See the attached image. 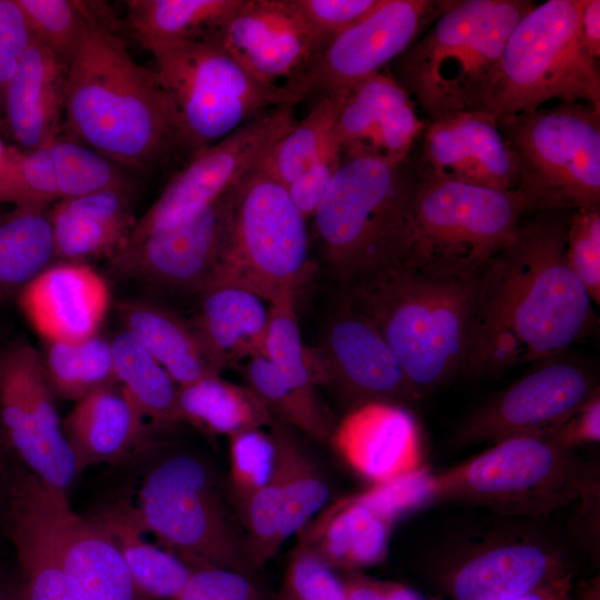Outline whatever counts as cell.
<instances>
[{
	"mask_svg": "<svg viewBox=\"0 0 600 600\" xmlns=\"http://www.w3.org/2000/svg\"><path fill=\"white\" fill-rule=\"evenodd\" d=\"M538 211L478 276L463 371L497 374L561 354L594 329L591 299L568 266V219Z\"/></svg>",
	"mask_w": 600,
	"mask_h": 600,
	"instance_id": "obj_1",
	"label": "cell"
},
{
	"mask_svg": "<svg viewBox=\"0 0 600 600\" xmlns=\"http://www.w3.org/2000/svg\"><path fill=\"white\" fill-rule=\"evenodd\" d=\"M63 114L71 136L121 168L150 171L184 151L177 108L154 70L87 12Z\"/></svg>",
	"mask_w": 600,
	"mask_h": 600,
	"instance_id": "obj_2",
	"label": "cell"
},
{
	"mask_svg": "<svg viewBox=\"0 0 600 600\" xmlns=\"http://www.w3.org/2000/svg\"><path fill=\"white\" fill-rule=\"evenodd\" d=\"M478 276H431L397 262L342 284V298L378 329L417 400L463 371Z\"/></svg>",
	"mask_w": 600,
	"mask_h": 600,
	"instance_id": "obj_3",
	"label": "cell"
},
{
	"mask_svg": "<svg viewBox=\"0 0 600 600\" xmlns=\"http://www.w3.org/2000/svg\"><path fill=\"white\" fill-rule=\"evenodd\" d=\"M529 0H446L438 17L392 63V78L426 121L479 110L504 44Z\"/></svg>",
	"mask_w": 600,
	"mask_h": 600,
	"instance_id": "obj_4",
	"label": "cell"
},
{
	"mask_svg": "<svg viewBox=\"0 0 600 600\" xmlns=\"http://www.w3.org/2000/svg\"><path fill=\"white\" fill-rule=\"evenodd\" d=\"M481 514L449 527L424 557L451 600H512L573 576V548L546 518Z\"/></svg>",
	"mask_w": 600,
	"mask_h": 600,
	"instance_id": "obj_5",
	"label": "cell"
},
{
	"mask_svg": "<svg viewBox=\"0 0 600 600\" xmlns=\"http://www.w3.org/2000/svg\"><path fill=\"white\" fill-rule=\"evenodd\" d=\"M151 443L138 451L150 462L142 466L132 504L144 533L192 570L218 568L256 578L243 526L213 467L191 452L154 456Z\"/></svg>",
	"mask_w": 600,
	"mask_h": 600,
	"instance_id": "obj_6",
	"label": "cell"
},
{
	"mask_svg": "<svg viewBox=\"0 0 600 600\" xmlns=\"http://www.w3.org/2000/svg\"><path fill=\"white\" fill-rule=\"evenodd\" d=\"M419 182L411 156L341 160L311 218L323 257L342 284L400 262Z\"/></svg>",
	"mask_w": 600,
	"mask_h": 600,
	"instance_id": "obj_7",
	"label": "cell"
},
{
	"mask_svg": "<svg viewBox=\"0 0 600 600\" xmlns=\"http://www.w3.org/2000/svg\"><path fill=\"white\" fill-rule=\"evenodd\" d=\"M593 487L592 470L552 432L504 439L432 476V499L542 519L586 498Z\"/></svg>",
	"mask_w": 600,
	"mask_h": 600,
	"instance_id": "obj_8",
	"label": "cell"
},
{
	"mask_svg": "<svg viewBox=\"0 0 600 600\" xmlns=\"http://www.w3.org/2000/svg\"><path fill=\"white\" fill-rule=\"evenodd\" d=\"M582 0L534 4L511 31L479 110L497 119L551 101H582L600 111V72L582 40Z\"/></svg>",
	"mask_w": 600,
	"mask_h": 600,
	"instance_id": "obj_9",
	"label": "cell"
},
{
	"mask_svg": "<svg viewBox=\"0 0 600 600\" xmlns=\"http://www.w3.org/2000/svg\"><path fill=\"white\" fill-rule=\"evenodd\" d=\"M531 213L518 190L420 174L399 263L439 277L478 274Z\"/></svg>",
	"mask_w": 600,
	"mask_h": 600,
	"instance_id": "obj_10",
	"label": "cell"
},
{
	"mask_svg": "<svg viewBox=\"0 0 600 600\" xmlns=\"http://www.w3.org/2000/svg\"><path fill=\"white\" fill-rule=\"evenodd\" d=\"M307 220L287 187L254 167L234 186L219 259L203 289L239 287L269 304L296 296L311 271Z\"/></svg>",
	"mask_w": 600,
	"mask_h": 600,
	"instance_id": "obj_11",
	"label": "cell"
},
{
	"mask_svg": "<svg viewBox=\"0 0 600 600\" xmlns=\"http://www.w3.org/2000/svg\"><path fill=\"white\" fill-rule=\"evenodd\" d=\"M497 122L518 162L517 190L532 212L600 209L599 110L558 101Z\"/></svg>",
	"mask_w": 600,
	"mask_h": 600,
	"instance_id": "obj_12",
	"label": "cell"
},
{
	"mask_svg": "<svg viewBox=\"0 0 600 600\" xmlns=\"http://www.w3.org/2000/svg\"><path fill=\"white\" fill-rule=\"evenodd\" d=\"M159 82L178 111L190 156L259 114L289 106L284 91L254 79L213 37L153 44Z\"/></svg>",
	"mask_w": 600,
	"mask_h": 600,
	"instance_id": "obj_13",
	"label": "cell"
},
{
	"mask_svg": "<svg viewBox=\"0 0 600 600\" xmlns=\"http://www.w3.org/2000/svg\"><path fill=\"white\" fill-rule=\"evenodd\" d=\"M40 352L23 338L0 347V438L17 461L68 493L79 476Z\"/></svg>",
	"mask_w": 600,
	"mask_h": 600,
	"instance_id": "obj_14",
	"label": "cell"
},
{
	"mask_svg": "<svg viewBox=\"0 0 600 600\" xmlns=\"http://www.w3.org/2000/svg\"><path fill=\"white\" fill-rule=\"evenodd\" d=\"M296 123L293 107L278 106L192 154L134 222L127 242L174 227L212 203L257 167Z\"/></svg>",
	"mask_w": 600,
	"mask_h": 600,
	"instance_id": "obj_15",
	"label": "cell"
},
{
	"mask_svg": "<svg viewBox=\"0 0 600 600\" xmlns=\"http://www.w3.org/2000/svg\"><path fill=\"white\" fill-rule=\"evenodd\" d=\"M16 498L82 600H153L137 587L108 533L90 517L72 510L67 492L43 483L20 466Z\"/></svg>",
	"mask_w": 600,
	"mask_h": 600,
	"instance_id": "obj_16",
	"label": "cell"
},
{
	"mask_svg": "<svg viewBox=\"0 0 600 600\" xmlns=\"http://www.w3.org/2000/svg\"><path fill=\"white\" fill-rule=\"evenodd\" d=\"M446 0H382L361 21L330 40L288 90L289 104L346 92L401 56L441 12Z\"/></svg>",
	"mask_w": 600,
	"mask_h": 600,
	"instance_id": "obj_17",
	"label": "cell"
},
{
	"mask_svg": "<svg viewBox=\"0 0 600 600\" xmlns=\"http://www.w3.org/2000/svg\"><path fill=\"white\" fill-rule=\"evenodd\" d=\"M598 389L587 366L552 357L474 410L459 427L456 442L497 443L556 432Z\"/></svg>",
	"mask_w": 600,
	"mask_h": 600,
	"instance_id": "obj_18",
	"label": "cell"
},
{
	"mask_svg": "<svg viewBox=\"0 0 600 600\" xmlns=\"http://www.w3.org/2000/svg\"><path fill=\"white\" fill-rule=\"evenodd\" d=\"M213 38L260 83L284 91L287 100L323 47L293 0H240Z\"/></svg>",
	"mask_w": 600,
	"mask_h": 600,
	"instance_id": "obj_19",
	"label": "cell"
},
{
	"mask_svg": "<svg viewBox=\"0 0 600 600\" xmlns=\"http://www.w3.org/2000/svg\"><path fill=\"white\" fill-rule=\"evenodd\" d=\"M233 189L183 222L124 243L110 258L112 268L146 283L200 292L219 259Z\"/></svg>",
	"mask_w": 600,
	"mask_h": 600,
	"instance_id": "obj_20",
	"label": "cell"
},
{
	"mask_svg": "<svg viewBox=\"0 0 600 600\" xmlns=\"http://www.w3.org/2000/svg\"><path fill=\"white\" fill-rule=\"evenodd\" d=\"M317 350L327 383L357 402L356 406L374 401L400 404L417 400L387 341L343 298L330 316Z\"/></svg>",
	"mask_w": 600,
	"mask_h": 600,
	"instance_id": "obj_21",
	"label": "cell"
},
{
	"mask_svg": "<svg viewBox=\"0 0 600 600\" xmlns=\"http://www.w3.org/2000/svg\"><path fill=\"white\" fill-rule=\"evenodd\" d=\"M420 138V174L517 190L518 162L493 114L471 110L427 121Z\"/></svg>",
	"mask_w": 600,
	"mask_h": 600,
	"instance_id": "obj_22",
	"label": "cell"
},
{
	"mask_svg": "<svg viewBox=\"0 0 600 600\" xmlns=\"http://www.w3.org/2000/svg\"><path fill=\"white\" fill-rule=\"evenodd\" d=\"M426 123L408 93L381 71L344 92L332 137L341 159L400 161Z\"/></svg>",
	"mask_w": 600,
	"mask_h": 600,
	"instance_id": "obj_23",
	"label": "cell"
},
{
	"mask_svg": "<svg viewBox=\"0 0 600 600\" xmlns=\"http://www.w3.org/2000/svg\"><path fill=\"white\" fill-rule=\"evenodd\" d=\"M19 306L46 342H72L98 333L110 303L106 280L80 262L52 264L18 294Z\"/></svg>",
	"mask_w": 600,
	"mask_h": 600,
	"instance_id": "obj_24",
	"label": "cell"
},
{
	"mask_svg": "<svg viewBox=\"0 0 600 600\" xmlns=\"http://www.w3.org/2000/svg\"><path fill=\"white\" fill-rule=\"evenodd\" d=\"M330 439L340 456L373 483L421 468L418 426L401 404L374 401L356 406Z\"/></svg>",
	"mask_w": 600,
	"mask_h": 600,
	"instance_id": "obj_25",
	"label": "cell"
},
{
	"mask_svg": "<svg viewBox=\"0 0 600 600\" xmlns=\"http://www.w3.org/2000/svg\"><path fill=\"white\" fill-rule=\"evenodd\" d=\"M76 402L61 423L79 474L91 466L120 461L153 441L117 382Z\"/></svg>",
	"mask_w": 600,
	"mask_h": 600,
	"instance_id": "obj_26",
	"label": "cell"
},
{
	"mask_svg": "<svg viewBox=\"0 0 600 600\" xmlns=\"http://www.w3.org/2000/svg\"><path fill=\"white\" fill-rule=\"evenodd\" d=\"M68 69L37 37L4 87L9 128L24 150L47 147L59 133Z\"/></svg>",
	"mask_w": 600,
	"mask_h": 600,
	"instance_id": "obj_27",
	"label": "cell"
},
{
	"mask_svg": "<svg viewBox=\"0 0 600 600\" xmlns=\"http://www.w3.org/2000/svg\"><path fill=\"white\" fill-rule=\"evenodd\" d=\"M54 258L64 262L111 258L134 226L124 190L60 199L49 209Z\"/></svg>",
	"mask_w": 600,
	"mask_h": 600,
	"instance_id": "obj_28",
	"label": "cell"
},
{
	"mask_svg": "<svg viewBox=\"0 0 600 600\" xmlns=\"http://www.w3.org/2000/svg\"><path fill=\"white\" fill-rule=\"evenodd\" d=\"M191 323L203 347L223 370L264 357L269 308L256 293L233 286L201 290Z\"/></svg>",
	"mask_w": 600,
	"mask_h": 600,
	"instance_id": "obj_29",
	"label": "cell"
},
{
	"mask_svg": "<svg viewBox=\"0 0 600 600\" xmlns=\"http://www.w3.org/2000/svg\"><path fill=\"white\" fill-rule=\"evenodd\" d=\"M123 329L133 336L181 387L220 374L191 323L172 311L146 300L118 304Z\"/></svg>",
	"mask_w": 600,
	"mask_h": 600,
	"instance_id": "obj_30",
	"label": "cell"
},
{
	"mask_svg": "<svg viewBox=\"0 0 600 600\" xmlns=\"http://www.w3.org/2000/svg\"><path fill=\"white\" fill-rule=\"evenodd\" d=\"M392 523L352 496L336 501L304 527L301 542L332 569L354 571L383 560Z\"/></svg>",
	"mask_w": 600,
	"mask_h": 600,
	"instance_id": "obj_31",
	"label": "cell"
},
{
	"mask_svg": "<svg viewBox=\"0 0 600 600\" xmlns=\"http://www.w3.org/2000/svg\"><path fill=\"white\" fill-rule=\"evenodd\" d=\"M120 551L137 587L153 600H176L193 570L144 538L133 506L120 500L90 517Z\"/></svg>",
	"mask_w": 600,
	"mask_h": 600,
	"instance_id": "obj_32",
	"label": "cell"
},
{
	"mask_svg": "<svg viewBox=\"0 0 600 600\" xmlns=\"http://www.w3.org/2000/svg\"><path fill=\"white\" fill-rule=\"evenodd\" d=\"M181 423L214 436H232L270 426L273 417L247 386L229 382L220 374L208 376L179 387Z\"/></svg>",
	"mask_w": 600,
	"mask_h": 600,
	"instance_id": "obj_33",
	"label": "cell"
},
{
	"mask_svg": "<svg viewBox=\"0 0 600 600\" xmlns=\"http://www.w3.org/2000/svg\"><path fill=\"white\" fill-rule=\"evenodd\" d=\"M116 381L151 428L181 423L179 386L144 347L124 329L111 341Z\"/></svg>",
	"mask_w": 600,
	"mask_h": 600,
	"instance_id": "obj_34",
	"label": "cell"
},
{
	"mask_svg": "<svg viewBox=\"0 0 600 600\" xmlns=\"http://www.w3.org/2000/svg\"><path fill=\"white\" fill-rule=\"evenodd\" d=\"M54 259L49 209L14 207L0 216V301L18 297Z\"/></svg>",
	"mask_w": 600,
	"mask_h": 600,
	"instance_id": "obj_35",
	"label": "cell"
},
{
	"mask_svg": "<svg viewBox=\"0 0 600 600\" xmlns=\"http://www.w3.org/2000/svg\"><path fill=\"white\" fill-rule=\"evenodd\" d=\"M240 0H130L129 24L143 48L214 37Z\"/></svg>",
	"mask_w": 600,
	"mask_h": 600,
	"instance_id": "obj_36",
	"label": "cell"
},
{
	"mask_svg": "<svg viewBox=\"0 0 600 600\" xmlns=\"http://www.w3.org/2000/svg\"><path fill=\"white\" fill-rule=\"evenodd\" d=\"M269 427L283 480L282 512L277 534L281 547L321 511L328 500L329 488L287 426L273 419Z\"/></svg>",
	"mask_w": 600,
	"mask_h": 600,
	"instance_id": "obj_37",
	"label": "cell"
},
{
	"mask_svg": "<svg viewBox=\"0 0 600 600\" xmlns=\"http://www.w3.org/2000/svg\"><path fill=\"white\" fill-rule=\"evenodd\" d=\"M6 538L16 553L20 600H82L53 549L16 498Z\"/></svg>",
	"mask_w": 600,
	"mask_h": 600,
	"instance_id": "obj_38",
	"label": "cell"
},
{
	"mask_svg": "<svg viewBox=\"0 0 600 600\" xmlns=\"http://www.w3.org/2000/svg\"><path fill=\"white\" fill-rule=\"evenodd\" d=\"M247 387L262 401L273 419L292 426L308 437L331 438L333 426L316 390H308L284 377L266 357L249 359L243 367Z\"/></svg>",
	"mask_w": 600,
	"mask_h": 600,
	"instance_id": "obj_39",
	"label": "cell"
},
{
	"mask_svg": "<svg viewBox=\"0 0 600 600\" xmlns=\"http://www.w3.org/2000/svg\"><path fill=\"white\" fill-rule=\"evenodd\" d=\"M56 397L78 401L116 383L111 341L98 334L72 342H46L41 356Z\"/></svg>",
	"mask_w": 600,
	"mask_h": 600,
	"instance_id": "obj_40",
	"label": "cell"
},
{
	"mask_svg": "<svg viewBox=\"0 0 600 600\" xmlns=\"http://www.w3.org/2000/svg\"><path fill=\"white\" fill-rule=\"evenodd\" d=\"M344 92L318 97L304 119L297 123L264 154L258 166L272 178L288 186L326 148Z\"/></svg>",
	"mask_w": 600,
	"mask_h": 600,
	"instance_id": "obj_41",
	"label": "cell"
},
{
	"mask_svg": "<svg viewBox=\"0 0 600 600\" xmlns=\"http://www.w3.org/2000/svg\"><path fill=\"white\" fill-rule=\"evenodd\" d=\"M294 301L288 296L269 304L264 357L293 383L316 390L327 383L326 371L318 350L302 340Z\"/></svg>",
	"mask_w": 600,
	"mask_h": 600,
	"instance_id": "obj_42",
	"label": "cell"
},
{
	"mask_svg": "<svg viewBox=\"0 0 600 600\" xmlns=\"http://www.w3.org/2000/svg\"><path fill=\"white\" fill-rule=\"evenodd\" d=\"M48 148L60 199L127 190L128 180L121 167L73 136L59 133Z\"/></svg>",
	"mask_w": 600,
	"mask_h": 600,
	"instance_id": "obj_43",
	"label": "cell"
},
{
	"mask_svg": "<svg viewBox=\"0 0 600 600\" xmlns=\"http://www.w3.org/2000/svg\"><path fill=\"white\" fill-rule=\"evenodd\" d=\"M59 199L48 146L34 150L11 147L10 160L0 174V203L49 209Z\"/></svg>",
	"mask_w": 600,
	"mask_h": 600,
	"instance_id": "obj_44",
	"label": "cell"
},
{
	"mask_svg": "<svg viewBox=\"0 0 600 600\" xmlns=\"http://www.w3.org/2000/svg\"><path fill=\"white\" fill-rule=\"evenodd\" d=\"M229 498L238 511L271 478L276 443L262 428L242 430L229 437ZM238 514V513H237Z\"/></svg>",
	"mask_w": 600,
	"mask_h": 600,
	"instance_id": "obj_45",
	"label": "cell"
},
{
	"mask_svg": "<svg viewBox=\"0 0 600 600\" xmlns=\"http://www.w3.org/2000/svg\"><path fill=\"white\" fill-rule=\"evenodd\" d=\"M33 34L68 69L83 34L86 12L79 2L67 0H16Z\"/></svg>",
	"mask_w": 600,
	"mask_h": 600,
	"instance_id": "obj_46",
	"label": "cell"
},
{
	"mask_svg": "<svg viewBox=\"0 0 600 600\" xmlns=\"http://www.w3.org/2000/svg\"><path fill=\"white\" fill-rule=\"evenodd\" d=\"M566 259L589 298L600 303V209L574 210L568 219Z\"/></svg>",
	"mask_w": 600,
	"mask_h": 600,
	"instance_id": "obj_47",
	"label": "cell"
},
{
	"mask_svg": "<svg viewBox=\"0 0 600 600\" xmlns=\"http://www.w3.org/2000/svg\"><path fill=\"white\" fill-rule=\"evenodd\" d=\"M352 497L393 523L401 514L432 499V474L420 468L409 474L373 483L370 489Z\"/></svg>",
	"mask_w": 600,
	"mask_h": 600,
	"instance_id": "obj_48",
	"label": "cell"
},
{
	"mask_svg": "<svg viewBox=\"0 0 600 600\" xmlns=\"http://www.w3.org/2000/svg\"><path fill=\"white\" fill-rule=\"evenodd\" d=\"M282 589L300 600H344L341 579L311 547L302 543L289 560Z\"/></svg>",
	"mask_w": 600,
	"mask_h": 600,
	"instance_id": "obj_49",
	"label": "cell"
},
{
	"mask_svg": "<svg viewBox=\"0 0 600 600\" xmlns=\"http://www.w3.org/2000/svg\"><path fill=\"white\" fill-rule=\"evenodd\" d=\"M381 2L382 0H293L323 47L370 14Z\"/></svg>",
	"mask_w": 600,
	"mask_h": 600,
	"instance_id": "obj_50",
	"label": "cell"
},
{
	"mask_svg": "<svg viewBox=\"0 0 600 600\" xmlns=\"http://www.w3.org/2000/svg\"><path fill=\"white\" fill-rule=\"evenodd\" d=\"M176 600H264L256 578L240 572L204 568L193 570Z\"/></svg>",
	"mask_w": 600,
	"mask_h": 600,
	"instance_id": "obj_51",
	"label": "cell"
},
{
	"mask_svg": "<svg viewBox=\"0 0 600 600\" xmlns=\"http://www.w3.org/2000/svg\"><path fill=\"white\" fill-rule=\"evenodd\" d=\"M341 160L332 137L322 152L287 186L292 201L307 219L313 216Z\"/></svg>",
	"mask_w": 600,
	"mask_h": 600,
	"instance_id": "obj_52",
	"label": "cell"
},
{
	"mask_svg": "<svg viewBox=\"0 0 600 600\" xmlns=\"http://www.w3.org/2000/svg\"><path fill=\"white\" fill-rule=\"evenodd\" d=\"M344 600H423L404 584L351 571L341 579Z\"/></svg>",
	"mask_w": 600,
	"mask_h": 600,
	"instance_id": "obj_53",
	"label": "cell"
},
{
	"mask_svg": "<svg viewBox=\"0 0 600 600\" xmlns=\"http://www.w3.org/2000/svg\"><path fill=\"white\" fill-rule=\"evenodd\" d=\"M556 434L566 446L571 448L580 443L599 442V389L564 424H562L556 431Z\"/></svg>",
	"mask_w": 600,
	"mask_h": 600,
	"instance_id": "obj_54",
	"label": "cell"
},
{
	"mask_svg": "<svg viewBox=\"0 0 600 600\" xmlns=\"http://www.w3.org/2000/svg\"><path fill=\"white\" fill-rule=\"evenodd\" d=\"M36 36L16 0H0V42L18 60Z\"/></svg>",
	"mask_w": 600,
	"mask_h": 600,
	"instance_id": "obj_55",
	"label": "cell"
},
{
	"mask_svg": "<svg viewBox=\"0 0 600 600\" xmlns=\"http://www.w3.org/2000/svg\"><path fill=\"white\" fill-rule=\"evenodd\" d=\"M19 467L20 463L0 438V537L4 538L14 500Z\"/></svg>",
	"mask_w": 600,
	"mask_h": 600,
	"instance_id": "obj_56",
	"label": "cell"
},
{
	"mask_svg": "<svg viewBox=\"0 0 600 600\" xmlns=\"http://www.w3.org/2000/svg\"><path fill=\"white\" fill-rule=\"evenodd\" d=\"M580 30L584 46L590 54L600 56V1L582 0Z\"/></svg>",
	"mask_w": 600,
	"mask_h": 600,
	"instance_id": "obj_57",
	"label": "cell"
},
{
	"mask_svg": "<svg viewBox=\"0 0 600 600\" xmlns=\"http://www.w3.org/2000/svg\"><path fill=\"white\" fill-rule=\"evenodd\" d=\"M572 577L549 582L512 600H573Z\"/></svg>",
	"mask_w": 600,
	"mask_h": 600,
	"instance_id": "obj_58",
	"label": "cell"
},
{
	"mask_svg": "<svg viewBox=\"0 0 600 600\" xmlns=\"http://www.w3.org/2000/svg\"><path fill=\"white\" fill-rule=\"evenodd\" d=\"M0 600H20L17 569L0 562Z\"/></svg>",
	"mask_w": 600,
	"mask_h": 600,
	"instance_id": "obj_59",
	"label": "cell"
},
{
	"mask_svg": "<svg viewBox=\"0 0 600 600\" xmlns=\"http://www.w3.org/2000/svg\"><path fill=\"white\" fill-rule=\"evenodd\" d=\"M17 59L0 42V89H4L17 66Z\"/></svg>",
	"mask_w": 600,
	"mask_h": 600,
	"instance_id": "obj_60",
	"label": "cell"
},
{
	"mask_svg": "<svg viewBox=\"0 0 600 600\" xmlns=\"http://www.w3.org/2000/svg\"><path fill=\"white\" fill-rule=\"evenodd\" d=\"M578 600H600V588L598 579L583 587Z\"/></svg>",
	"mask_w": 600,
	"mask_h": 600,
	"instance_id": "obj_61",
	"label": "cell"
},
{
	"mask_svg": "<svg viewBox=\"0 0 600 600\" xmlns=\"http://www.w3.org/2000/svg\"><path fill=\"white\" fill-rule=\"evenodd\" d=\"M11 156V147H7L0 138V174L6 169Z\"/></svg>",
	"mask_w": 600,
	"mask_h": 600,
	"instance_id": "obj_62",
	"label": "cell"
},
{
	"mask_svg": "<svg viewBox=\"0 0 600 600\" xmlns=\"http://www.w3.org/2000/svg\"><path fill=\"white\" fill-rule=\"evenodd\" d=\"M276 600H300L290 593H288L286 590L281 589L280 593L278 594Z\"/></svg>",
	"mask_w": 600,
	"mask_h": 600,
	"instance_id": "obj_63",
	"label": "cell"
},
{
	"mask_svg": "<svg viewBox=\"0 0 600 600\" xmlns=\"http://www.w3.org/2000/svg\"><path fill=\"white\" fill-rule=\"evenodd\" d=\"M434 600H438V599H434Z\"/></svg>",
	"mask_w": 600,
	"mask_h": 600,
	"instance_id": "obj_64",
	"label": "cell"
}]
</instances>
